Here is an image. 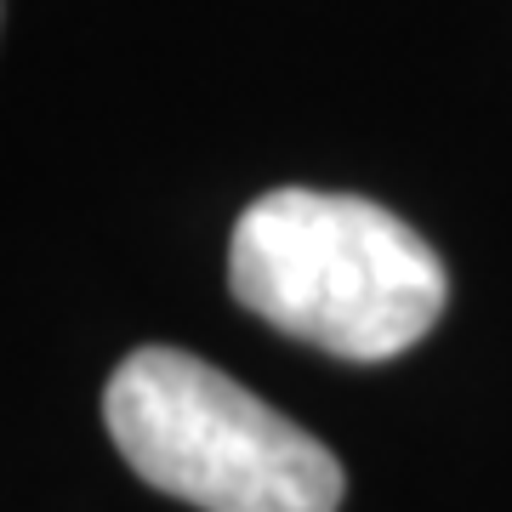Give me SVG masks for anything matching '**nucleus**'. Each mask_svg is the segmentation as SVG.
<instances>
[{
  "mask_svg": "<svg viewBox=\"0 0 512 512\" xmlns=\"http://www.w3.org/2000/svg\"><path fill=\"white\" fill-rule=\"evenodd\" d=\"M228 285L274 330L336 359H399L444 313V262L359 194L274 188L234 222Z\"/></svg>",
  "mask_w": 512,
  "mask_h": 512,
  "instance_id": "nucleus-1",
  "label": "nucleus"
},
{
  "mask_svg": "<svg viewBox=\"0 0 512 512\" xmlns=\"http://www.w3.org/2000/svg\"><path fill=\"white\" fill-rule=\"evenodd\" d=\"M103 416L131 473L200 512L342 507V461L194 353L137 348L114 370Z\"/></svg>",
  "mask_w": 512,
  "mask_h": 512,
  "instance_id": "nucleus-2",
  "label": "nucleus"
}]
</instances>
